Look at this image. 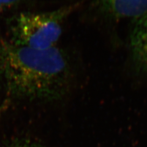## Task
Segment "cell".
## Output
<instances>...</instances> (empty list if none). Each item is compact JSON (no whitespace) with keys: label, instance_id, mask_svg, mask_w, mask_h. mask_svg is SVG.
Wrapping results in <instances>:
<instances>
[{"label":"cell","instance_id":"7a4b0ae2","mask_svg":"<svg viewBox=\"0 0 147 147\" xmlns=\"http://www.w3.org/2000/svg\"><path fill=\"white\" fill-rule=\"evenodd\" d=\"M79 6L72 4L45 12H21L11 24L10 42L33 49L55 47L62 33L64 20Z\"/></svg>","mask_w":147,"mask_h":147},{"label":"cell","instance_id":"6da1fadb","mask_svg":"<svg viewBox=\"0 0 147 147\" xmlns=\"http://www.w3.org/2000/svg\"><path fill=\"white\" fill-rule=\"evenodd\" d=\"M0 73L7 93L31 100H55L69 90L71 70L60 49H33L9 41L0 44Z\"/></svg>","mask_w":147,"mask_h":147},{"label":"cell","instance_id":"277c9868","mask_svg":"<svg viewBox=\"0 0 147 147\" xmlns=\"http://www.w3.org/2000/svg\"><path fill=\"white\" fill-rule=\"evenodd\" d=\"M131 45L135 59L147 71V12L137 18L131 36Z\"/></svg>","mask_w":147,"mask_h":147},{"label":"cell","instance_id":"52a82bcc","mask_svg":"<svg viewBox=\"0 0 147 147\" xmlns=\"http://www.w3.org/2000/svg\"><path fill=\"white\" fill-rule=\"evenodd\" d=\"M3 8V7H2L1 6H0V13H1V11H2Z\"/></svg>","mask_w":147,"mask_h":147},{"label":"cell","instance_id":"5b68a950","mask_svg":"<svg viewBox=\"0 0 147 147\" xmlns=\"http://www.w3.org/2000/svg\"><path fill=\"white\" fill-rule=\"evenodd\" d=\"M21 0H0V6L2 7L11 6L18 4Z\"/></svg>","mask_w":147,"mask_h":147},{"label":"cell","instance_id":"3957f363","mask_svg":"<svg viewBox=\"0 0 147 147\" xmlns=\"http://www.w3.org/2000/svg\"><path fill=\"white\" fill-rule=\"evenodd\" d=\"M107 14L116 18H138L147 12V0H96Z\"/></svg>","mask_w":147,"mask_h":147},{"label":"cell","instance_id":"8992f818","mask_svg":"<svg viewBox=\"0 0 147 147\" xmlns=\"http://www.w3.org/2000/svg\"><path fill=\"white\" fill-rule=\"evenodd\" d=\"M6 147H34L30 144H25L24 142H16V143L11 144Z\"/></svg>","mask_w":147,"mask_h":147}]
</instances>
